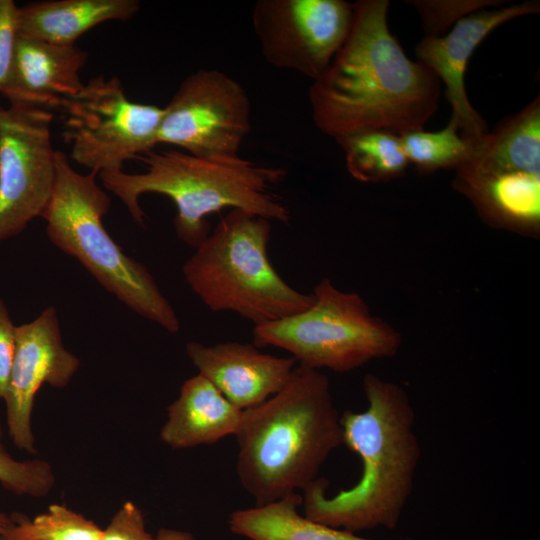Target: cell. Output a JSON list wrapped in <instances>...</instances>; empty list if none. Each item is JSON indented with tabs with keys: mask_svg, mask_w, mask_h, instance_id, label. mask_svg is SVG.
Masks as SVG:
<instances>
[{
	"mask_svg": "<svg viewBox=\"0 0 540 540\" xmlns=\"http://www.w3.org/2000/svg\"><path fill=\"white\" fill-rule=\"evenodd\" d=\"M389 1L359 0L349 34L308 96L315 125L335 140L361 131L421 130L438 108L441 82L410 60L387 23Z\"/></svg>",
	"mask_w": 540,
	"mask_h": 540,
	"instance_id": "6da1fadb",
	"label": "cell"
},
{
	"mask_svg": "<svg viewBox=\"0 0 540 540\" xmlns=\"http://www.w3.org/2000/svg\"><path fill=\"white\" fill-rule=\"evenodd\" d=\"M367 408L340 414L343 445L360 458L356 484L327 495L329 481L318 477L302 495L304 516L353 533L397 527L412 494L421 446L415 411L399 384L367 374Z\"/></svg>",
	"mask_w": 540,
	"mask_h": 540,
	"instance_id": "7a4b0ae2",
	"label": "cell"
},
{
	"mask_svg": "<svg viewBox=\"0 0 540 540\" xmlns=\"http://www.w3.org/2000/svg\"><path fill=\"white\" fill-rule=\"evenodd\" d=\"M235 437L236 474L254 506L305 490L343 445L328 377L295 366L279 392L243 410Z\"/></svg>",
	"mask_w": 540,
	"mask_h": 540,
	"instance_id": "3957f363",
	"label": "cell"
},
{
	"mask_svg": "<svg viewBox=\"0 0 540 540\" xmlns=\"http://www.w3.org/2000/svg\"><path fill=\"white\" fill-rule=\"evenodd\" d=\"M138 158L146 164L145 172H101L103 186L122 201L141 226L146 217L139 203L143 194L170 198L177 208L176 235L193 248L210 234L207 217L225 208L283 224L291 219L287 205L273 192L286 176L282 168L259 165L239 155L198 157L179 150H152Z\"/></svg>",
	"mask_w": 540,
	"mask_h": 540,
	"instance_id": "277c9868",
	"label": "cell"
},
{
	"mask_svg": "<svg viewBox=\"0 0 540 540\" xmlns=\"http://www.w3.org/2000/svg\"><path fill=\"white\" fill-rule=\"evenodd\" d=\"M98 173L77 172L63 151H56V180L42 218L49 240L76 258L87 271L129 309L170 333L179 318L148 269L127 256L103 225L111 199L97 181Z\"/></svg>",
	"mask_w": 540,
	"mask_h": 540,
	"instance_id": "5b68a950",
	"label": "cell"
},
{
	"mask_svg": "<svg viewBox=\"0 0 540 540\" xmlns=\"http://www.w3.org/2000/svg\"><path fill=\"white\" fill-rule=\"evenodd\" d=\"M270 238V220L232 209L184 263L185 281L212 312H233L254 326L307 309L313 293L294 289L275 270Z\"/></svg>",
	"mask_w": 540,
	"mask_h": 540,
	"instance_id": "8992f818",
	"label": "cell"
},
{
	"mask_svg": "<svg viewBox=\"0 0 540 540\" xmlns=\"http://www.w3.org/2000/svg\"><path fill=\"white\" fill-rule=\"evenodd\" d=\"M313 295L307 309L254 326L253 344L286 350L301 366L338 373L398 352L399 333L373 316L358 293L341 291L324 278Z\"/></svg>",
	"mask_w": 540,
	"mask_h": 540,
	"instance_id": "52a82bcc",
	"label": "cell"
},
{
	"mask_svg": "<svg viewBox=\"0 0 540 540\" xmlns=\"http://www.w3.org/2000/svg\"><path fill=\"white\" fill-rule=\"evenodd\" d=\"M58 111L69 159L99 174L123 170L127 160L152 151L164 107L133 102L118 77L99 75Z\"/></svg>",
	"mask_w": 540,
	"mask_h": 540,
	"instance_id": "ba28073f",
	"label": "cell"
},
{
	"mask_svg": "<svg viewBox=\"0 0 540 540\" xmlns=\"http://www.w3.org/2000/svg\"><path fill=\"white\" fill-rule=\"evenodd\" d=\"M50 110L0 105V242L42 217L54 190Z\"/></svg>",
	"mask_w": 540,
	"mask_h": 540,
	"instance_id": "9c48e42d",
	"label": "cell"
},
{
	"mask_svg": "<svg viewBox=\"0 0 540 540\" xmlns=\"http://www.w3.org/2000/svg\"><path fill=\"white\" fill-rule=\"evenodd\" d=\"M245 89L227 74L200 69L187 76L164 107L158 144L198 157L237 156L251 130Z\"/></svg>",
	"mask_w": 540,
	"mask_h": 540,
	"instance_id": "30bf717a",
	"label": "cell"
},
{
	"mask_svg": "<svg viewBox=\"0 0 540 540\" xmlns=\"http://www.w3.org/2000/svg\"><path fill=\"white\" fill-rule=\"evenodd\" d=\"M353 15L344 0H259L252 26L270 65L314 81L344 44Z\"/></svg>",
	"mask_w": 540,
	"mask_h": 540,
	"instance_id": "8fae6325",
	"label": "cell"
},
{
	"mask_svg": "<svg viewBox=\"0 0 540 540\" xmlns=\"http://www.w3.org/2000/svg\"><path fill=\"white\" fill-rule=\"evenodd\" d=\"M80 366L62 341L57 312L44 309L29 323L17 326L16 349L4 402L10 439L19 450L37 453L32 412L42 385L66 387Z\"/></svg>",
	"mask_w": 540,
	"mask_h": 540,
	"instance_id": "7c38bea8",
	"label": "cell"
},
{
	"mask_svg": "<svg viewBox=\"0 0 540 540\" xmlns=\"http://www.w3.org/2000/svg\"><path fill=\"white\" fill-rule=\"evenodd\" d=\"M539 1H526L492 9H482L460 19L446 35L425 36L416 46L418 61L429 68L445 85V96L452 106V117L462 137L479 143L487 125L469 102L465 71L478 45L498 26L517 17L539 12Z\"/></svg>",
	"mask_w": 540,
	"mask_h": 540,
	"instance_id": "4fadbf2b",
	"label": "cell"
},
{
	"mask_svg": "<svg viewBox=\"0 0 540 540\" xmlns=\"http://www.w3.org/2000/svg\"><path fill=\"white\" fill-rule=\"evenodd\" d=\"M186 353L198 374L242 411L279 392L296 364L293 357L266 354L254 344L236 341L211 346L191 341L186 344Z\"/></svg>",
	"mask_w": 540,
	"mask_h": 540,
	"instance_id": "5bb4252c",
	"label": "cell"
},
{
	"mask_svg": "<svg viewBox=\"0 0 540 540\" xmlns=\"http://www.w3.org/2000/svg\"><path fill=\"white\" fill-rule=\"evenodd\" d=\"M88 53L76 45H57L19 34L1 95L10 104L59 110L83 89L80 72Z\"/></svg>",
	"mask_w": 540,
	"mask_h": 540,
	"instance_id": "9a60e30c",
	"label": "cell"
},
{
	"mask_svg": "<svg viewBox=\"0 0 540 540\" xmlns=\"http://www.w3.org/2000/svg\"><path fill=\"white\" fill-rule=\"evenodd\" d=\"M242 413L209 380L197 374L184 381L178 398L168 406L160 439L177 450L212 445L235 436Z\"/></svg>",
	"mask_w": 540,
	"mask_h": 540,
	"instance_id": "2e32d148",
	"label": "cell"
},
{
	"mask_svg": "<svg viewBox=\"0 0 540 540\" xmlns=\"http://www.w3.org/2000/svg\"><path fill=\"white\" fill-rule=\"evenodd\" d=\"M455 187L489 221L512 229L540 224V174L526 171H478L459 166Z\"/></svg>",
	"mask_w": 540,
	"mask_h": 540,
	"instance_id": "e0dca14e",
	"label": "cell"
},
{
	"mask_svg": "<svg viewBox=\"0 0 540 540\" xmlns=\"http://www.w3.org/2000/svg\"><path fill=\"white\" fill-rule=\"evenodd\" d=\"M137 0H50L19 7V34L57 45H76L84 33L107 21H128Z\"/></svg>",
	"mask_w": 540,
	"mask_h": 540,
	"instance_id": "ac0fdd59",
	"label": "cell"
},
{
	"mask_svg": "<svg viewBox=\"0 0 540 540\" xmlns=\"http://www.w3.org/2000/svg\"><path fill=\"white\" fill-rule=\"evenodd\" d=\"M460 166L478 171L540 174V99L504 118L474 146ZM459 167V166H458Z\"/></svg>",
	"mask_w": 540,
	"mask_h": 540,
	"instance_id": "d6986e66",
	"label": "cell"
},
{
	"mask_svg": "<svg viewBox=\"0 0 540 540\" xmlns=\"http://www.w3.org/2000/svg\"><path fill=\"white\" fill-rule=\"evenodd\" d=\"M301 503L296 492L266 505L235 510L228 519L229 529L250 540H373L300 515Z\"/></svg>",
	"mask_w": 540,
	"mask_h": 540,
	"instance_id": "ffe728a7",
	"label": "cell"
},
{
	"mask_svg": "<svg viewBox=\"0 0 540 540\" xmlns=\"http://www.w3.org/2000/svg\"><path fill=\"white\" fill-rule=\"evenodd\" d=\"M336 141L345 154L348 172L361 182L399 177L409 165L400 136L388 131H361Z\"/></svg>",
	"mask_w": 540,
	"mask_h": 540,
	"instance_id": "44dd1931",
	"label": "cell"
},
{
	"mask_svg": "<svg viewBox=\"0 0 540 540\" xmlns=\"http://www.w3.org/2000/svg\"><path fill=\"white\" fill-rule=\"evenodd\" d=\"M399 136L409 164L421 173L456 169L470 157L475 146L461 136L458 122L452 116L441 130L430 132L421 129Z\"/></svg>",
	"mask_w": 540,
	"mask_h": 540,
	"instance_id": "7402d4cb",
	"label": "cell"
},
{
	"mask_svg": "<svg viewBox=\"0 0 540 540\" xmlns=\"http://www.w3.org/2000/svg\"><path fill=\"white\" fill-rule=\"evenodd\" d=\"M13 527L29 540H100L102 529L64 504H52L33 519L13 513Z\"/></svg>",
	"mask_w": 540,
	"mask_h": 540,
	"instance_id": "603a6c76",
	"label": "cell"
},
{
	"mask_svg": "<svg viewBox=\"0 0 540 540\" xmlns=\"http://www.w3.org/2000/svg\"><path fill=\"white\" fill-rule=\"evenodd\" d=\"M55 473L42 459L17 460L6 449L0 425V485L17 496L46 497L54 488Z\"/></svg>",
	"mask_w": 540,
	"mask_h": 540,
	"instance_id": "cb8c5ba5",
	"label": "cell"
},
{
	"mask_svg": "<svg viewBox=\"0 0 540 540\" xmlns=\"http://www.w3.org/2000/svg\"><path fill=\"white\" fill-rule=\"evenodd\" d=\"M413 5L423 22V29L426 36H442L451 25H455L460 19L488 8L490 6L501 5L503 1L495 0H422L408 1Z\"/></svg>",
	"mask_w": 540,
	"mask_h": 540,
	"instance_id": "d4e9b609",
	"label": "cell"
},
{
	"mask_svg": "<svg viewBox=\"0 0 540 540\" xmlns=\"http://www.w3.org/2000/svg\"><path fill=\"white\" fill-rule=\"evenodd\" d=\"M100 540H155L146 530L141 509L132 501H126L102 529Z\"/></svg>",
	"mask_w": 540,
	"mask_h": 540,
	"instance_id": "484cf974",
	"label": "cell"
},
{
	"mask_svg": "<svg viewBox=\"0 0 540 540\" xmlns=\"http://www.w3.org/2000/svg\"><path fill=\"white\" fill-rule=\"evenodd\" d=\"M19 7L13 0H0V95L8 77L17 38Z\"/></svg>",
	"mask_w": 540,
	"mask_h": 540,
	"instance_id": "4316f807",
	"label": "cell"
},
{
	"mask_svg": "<svg viewBox=\"0 0 540 540\" xmlns=\"http://www.w3.org/2000/svg\"><path fill=\"white\" fill-rule=\"evenodd\" d=\"M16 330L5 302L0 299V401L4 400L8 388L16 349Z\"/></svg>",
	"mask_w": 540,
	"mask_h": 540,
	"instance_id": "83f0119b",
	"label": "cell"
},
{
	"mask_svg": "<svg viewBox=\"0 0 540 540\" xmlns=\"http://www.w3.org/2000/svg\"><path fill=\"white\" fill-rule=\"evenodd\" d=\"M155 540H195V538L191 533L186 531L161 528L157 532Z\"/></svg>",
	"mask_w": 540,
	"mask_h": 540,
	"instance_id": "f1b7e54d",
	"label": "cell"
},
{
	"mask_svg": "<svg viewBox=\"0 0 540 540\" xmlns=\"http://www.w3.org/2000/svg\"><path fill=\"white\" fill-rule=\"evenodd\" d=\"M0 540H29V539L22 536L20 533H18L15 530V528L13 527V518H12V523L5 530V532L1 536Z\"/></svg>",
	"mask_w": 540,
	"mask_h": 540,
	"instance_id": "f546056e",
	"label": "cell"
},
{
	"mask_svg": "<svg viewBox=\"0 0 540 540\" xmlns=\"http://www.w3.org/2000/svg\"><path fill=\"white\" fill-rule=\"evenodd\" d=\"M11 523L12 515L9 516L4 512H0V538Z\"/></svg>",
	"mask_w": 540,
	"mask_h": 540,
	"instance_id": "4dcf8cb0",
	"label": "cell"
}]
</instances>
